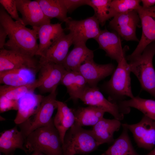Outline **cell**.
<instances>
[{"label":"cell","instance_id":"e575fe53","mask_svg":"<svg viewBox=\"0 0 155 155\" xmlns=\"http://www.w3.org/2000/svg\"><path fill=\"white\" fill-rule=\"evenodd\" d=\"M67 12H71L80 6L88 5V0H62Z\"/></svg>","mask_w":155,"mask_h":155},{"label":"cell","instance_id":"d6986e66","mask_svg":"<svg viewBox=\"0 0 155 155\" xmlns=\"http://www.w3.org/2000/svg\"><path fill=\"white\" fill-rule=\"evenodd\" d=\"M25 138L21 131L16 126L1 133L0 152L5 155H13L17 149L23 151L28 154L27 150L24 146Z\"/></svg>","mask_w":155,"mask_h":155},{"label":"cell","instance_id":"484cf974","mask_svg":"<svg viewBox=\"0 0 155 155\" xmlns=\"http://www.w3.org/2000/svg\"><path fill=\"white\" fill-rule=\"evenodd\" d=\"M118 104L123 113H129L130 107L135 108L142 112L144 115L155 121V100L144 99L138 96L130 99L118 102Z\"/></svg>","mask_w":155,"mask_h":155},{"label":"cell","instance_id":"d6a6232c","mask_svg":"<svg viewBox=\"0 0 155 155\" xmlns=\"http://www.w3.org/2000/svg\"><path fill=\"white\" fill-rule=\"evenodd\" d=\"M0 3L12 18L23 24L22 19L19 17L18 12L16 0H0Z\"/></svg>","mask_w":155,"mask_h":155},{"label":"cell","instance_id":"8fae6325","mask_svg":"<svg viewBox=\"0 0 155 155\" xmlns=\"http://www.w3.org/2000/svg\"><path fill=\"white\" fill-rule=\"evenodd\" d=\"M140 22L136 10L130 11L115 15L109 22V27L127 41L139 42L136 34Z\"/></svg>","mask_w":155,"mask_h":155},{"label":"cell","instance_id":"74e56055","mask_svg":"<svg viewBox=\"0 0 155 155\" xmlns=\"http://www.w3.org/2000/svg\"><path fill=\"white\" fill-rule=\"evenodd\" d=\"M145 155H155V147L148 153Z\"/></svg>","mask_w":155,"mask_h":155},{"label":"cell","instance_id":"5bb4252c","mask_svg":"<svg viewBox=\"0 0 155 155\" xmlns=\"http://www.w3.org/2000/svg\"><path fill=\"white\" fill-rule=\"evenodd\" d=\"M17 9L21 14L23 24L37 27L51 23L37 0H16Z\"/></svg>","mask_w":155,"mask_h":155},{"label":"cell","instance_id":"cb8c5ba5","mask_svg":"<svg viewBox=\"0 0 155 155\" xmlns=\"http://www.w3.org/2000/svg\"><path fill=\"white\" fill-rule=\"evenodd\" d=\"M35 71L27 69H13L0 72V83L7 85L17 86L34 82Z\"/></svg>","mask_w":155,"mask_h":155},{"label":"cell","instance_id":"ba28073f","mask_svg":"<svg viewBox=\"0 0 155 155\" xmlns=\"http://www.w3.org/2000/svg\"><path fill=\"white\" fill-rule=\"evenodd\" d=\"M38 70V88L42 92L50 93L57 89L66 71L62 65L41 57L39 61Z\"/></svg>","mask_w":155,"mask_h":155},{"label":"cell","instance_id":"ac0fdd59","mask_svg":"<svg viewBox=\"0 0 155 155\" xmlns=\"http://www.w3.org/2000/svg\"><path fill=\"white\" fill-rule=\"evenodd\" d=\"M44 96L34 92L28 93L18 100V108L14 123L18 125L26 121L38 111Z\"/></svg>","mask_w":155,"mask_h":155},{"label":"cell","instance_id":"8d00e7d4","mask_svg":"<svg viewBox=\"0 0 155 155\" xmlns=\"http://www.w3.org/2000/svg\"><path fill=\"white\" fill-rule=\"evenodd\" d=\"M142 7L144 8H148L154 6L155 4V0H142Z\"/></svg>","mask_w":155,"mask_h":155},{"label":"cell","instance_id":"1f68e13d","mask_svg":"<svg viewBox=\"0 0 155 155\" xmlns=\"http://www.w3.org/2000/svg\"><path fill=\"white\" fill-rule=\"evenodd\" d=\"M141 0H113L110 3V7L113 17L130 11L136 10L140 5Z\"/></svg>","mask_w":155,"mask_h":155},{"label":"cell","instance_id":"4316f807","mask_svg":"<svg viewBox=\"0 0 155 155\" xmlns=\"http://www.w3.org/2000/svg\"><path fill=\"white\" fill-rule=\"evenodd\" d=\"M75 117L74 124L82 127L93 126L103 117L105 112L96 106H90L73 109Z\"/></svg>","mask_w":155,"mask_h":155},{"label":"cell","instance_id":"5b68a950","mask_svg":"<svg viewBox=\"0 0 155 155\" xmlns=\"http://www.w3.org/2000/svg\"><path fill=\"white\" fill-rule=\"evenodd\" d=\"M99 146L91 130L84 129L74 123L65 135L62 145L63 155L88 154Z\"/></svg>","mask_w":155,"mask_h":155},{"label":"cell","instance_id":"7c38bea8","mask_svg":"<svg viewBox=\"0 0 155 155\" xmlns=\"http://www.w3.org/2000/svg\"><path fill=\"white\" fill-rule=\"evenodd\" d=\"M27 69L35 72L39 69V61L19 52L3 49L0 51V72L16 69Z\"/></svg>","mask_w":155,"mask_h":155},{"label":"cell","instance_id":"f1b7e54d","mask_svg":"<svg viewBox=\"0 0 155 155\" xmlns=\"http://www.w3.org/2000/svg\"><path fill=\"white\" fill-rule=\"evenodd\" d=\"M44 15L50 19L56 18L65 22L67 11L62 0H37Z\"/></svg>","mask_w":155,"mask_h":155},{"label":"cell","instance_id":"6da1fadb","mask_svg":"<svg viewBox=\"0 0 155 155\" xmlns=\"http://www.w3.org/2000/svg\"><path fill=\"white\" fill-rule=\"evenodd\" d=\"M0 25L5 30L9 38L5 46L6 49L32 57L36 55L38 46L36 32L14 21L2 6L0 8Z\"/></svg>","mask_w":155,"mask_h":155},{"label":"cell","instance_id":"44dd1931","mask_svg":"<svg viewBox=\"0 0 155 155\" xmlns=\"http://www.w3.org/2000/svg\"><path fill=\"white\" fill-rule=\"evenodd\" d=\"M73 44V40L69 33H64L40 57L57 64H62L68 53L69 49Z\"/></svg>","mask_w":155,"mask_h":155},{"label":"cell","instance_id":"ffe728a7","mask_svg":"<svg viewBox=\"0 0 155 155\" xmlns=\"http://www.w3.org/2000/svg\"><path fill=\"white\" fill-rule=\"evenodd\" d=\"M121 121L115 119H101L93 126L92 134L99 146L104 143H113L115 140L114 133L118 131L121 125Z\"/></svg>","mask_w":155,"mask_h":155},{"label":"cell","instance_id":"83f0119b","mask_svg":"<svg viewBox=\"0 0 155 155\" xmlns=\"http://www.w3.org/2000/svg\"><path fill=\"white\" fill-rule=\"evenodd\" d=\"M122 132L113 144L101 155H140L134 149L128 133V130L123 127Z\"/></svg>","mask_w":155,"mask_h":155},{"label":"cell","instance_id":"277c9868","mask_svg":"<svg viewBox=\"0 0 155 155\" xmlns=\"http://www.w3.org/2000/svg\"><path fill=\"white\" fill-rule=\"evenodd\" d=\"M131 72L125 54L118 63L110 80L104 85V88L109 95V100L117 103L127 97H134L131 90Z\"/></svg>","mask_w":155,"mask_h":155},{"label":"cell","instance_id":"836d02e7","mask_svg":"<svg viewBox=\"0 0 155 155\" xmlns=\"http://www.w3.org/2000/svg\"><path fill=\"white\" fill-rule=\"evenodd\" d=\"M18 108V100L11 99L5 96H0V113L11 110L17 111Z\"/></svg>","mask_w":155,"mask_h":155},{"label":"cell","instance_id":"52a82bcc","mask_svg":"<svg viewBox=\"0 0 155 155\" xmlns=\"http://www.w3.org/2000/svg\"><path fill=\"white\" fill-rule=\"evenodd\" d=\"M136 10L142 25V35L135 50L126 57L129 61L139 57L149 44L155 41V6L144 8L140 5Z\"/></svg>","mask_w":155,"mask_h":155},{"label":"cell","instance_id":"f546056e","mask_svg":"<svg viewBox=\"0 0 155 155\" xmlns=\"http://www.w3.org/2000/svg\"><path fill=\"white\" fill-rule=\"evenodd\" d=\"M37 79L33 82L26 85L13 86L5 85L0 86V96H5L12 100H18L26 94L34 92L38 86Z\"/></svg>","mask_w":155,"mask_h":155},{"label":"cell","instance_id":"3957f363","mask_svg":"<svg viewBox=\"0 0 155 155\" xmlns=\"http://www.w3.org/2000/svg\"><path fill=\"white\" fill-rule=\"evenodd\" d=\"M155 41L149 44L141 55L128 63L129 69L136 77L142 88L155 98V70L153 59Z\"/></svg>","mask_w":155,"mask_h":155},{"label":"cell","instance_id":"4dcf8cb0","mask_svg":"<svg viewBox=\"0 0 155 155\" xmlns=\"http://www.w3.org/2000/svg\"><path fill=\"white\" fill-rule=\"evenodd\" d=\"M111 0H88V5L93 8L94 15L100 24L103 26L106 22L113 18L110 7Z\"/></svg>","mask_w":155,"mask_h":155},{"label":"cell","instance_id":"2e32d148","mask_svg":"<svg viewBox=\"0 0 155 155\" xmlns=\"http://www.w3.org/2000/svg\"><path fill=\"white\" fill-rule=\"evenodd\" d=\"M112 63L99 64L93 59L86 61L78 68L77 71L85 78L90 86H97L98 83L106 77L112 74L115 69Z\"/></svg>","mask_w":155,"mask_h":155},{"label":"cell","instance_id":"ab89813d","mask_svg":"<svg viewBox=\"0 0 155 155\" xmlns=\"http://www.w3.org/2000/svg\"><path fill=\"white\" fill-rule=\"evenodd\" d=\"M0 155H1V154H0Z\"/></svg>","mask_w":155,"mask_h":155},{"label":"cell","instance_id":"d590c367","mask_svg":"<svg viewBox=\"0 0 155 155\" xmlns=\"http://www.w3.org/2000/svg\"><path fill=\"white\" fill-rule=\"evenodd\" d=\"M7 36V32L4 28L0 25V50L4 48L6 43L5 40Z\"/></svg>","mask_w":155,"mask_h":155},{"label":"cell","instance_id":"d4e9b609","mask_svg":"<svg viewBox=\"0 0 155 155\" xmlns=\"http://www.w3.org/2000/svg\"><path fill=\"white\" fill-rule=\"evenodd\" d=\"M65 86L70 98L77 102L87 85L83 77L78 72L66 71L61 82Z\"/></svg>","mask_w":155,"mask_h":155},{"label":"cell","instance_id":"30bf717a","mask_svg":"<svg viewBox=\"0 0 155 155\" xmlns=\"http://www.w3.org/2000/svg\"><path fill=\"white\" fill-rule=\"evenodd\" d=\"M121 125L132 133L139 147L150 151L155 147V120L144 115L137 123Z\"/></svg>","mask_w":155,"mask_h":155},{"label":"cell","instance_id":"60d3db41","mask_svg":"<svg viewBox=\"0 0 155 155\" xmlns=\"http://www.w3.org/2000/svg\"></svg>","mask_w":155,"mask_h":155},{"label":"cell","instance_id":"7402d4cb","mask_svg":"<svg viewBox=\"0 0 155 155\" xmlns=\"http://www.w3.org/2000/svg\"><path fill=\"white\" fill-rule=\"evenodd\" d=\"M74 46L62 64L67 71H77L79 67L86 61L94 58L93 51L89 49L86 44Z\"/></svg>","mask_w":155,"mask_h":155},{"label":"cell","instance_id":"4fadbf2b","mask_svg":"<svg viewBox=\"0 0 155 155\" xmlns=\"http://www.w3.org/2000/svg\"><path fill=\"white\" fill-rule=\"evenodd\" d=\"M84 104L96 106L110 113L116 119H123L124 115L117 103L112 102L106 99L97 86L92 87L88 85L80 98Z\"/></svg>","mask_w":155,"mask_h":155},{"label":"cell","instance_id":"e0dca14e","mask_svg":"<svg viewBox=\"0 0 155 155\" xmlns=\"http://www.w3.org/2000/svg\"><path fill=\"white\" fill-rule=\"evenodd\" d=\"M39 39L36 55L41 56L64 33L61 23L45 24L39 27H33Z\"/></svg>","mask_w":155,"mask_h":155},{"label":"cell","instance_id":"7a4b0ae2","mask_svg":"<svg viewBox=\"0 0 155 155\" xmlns=\"http://www.w3.org/2000/svg\"><path fill=\"white\" fill-rule=\"evenodd\" d=\"M24 146L28 153L38 152L46 155H63L62 143L53 119L47 125L38 128L28 135Z\"/></svg>","mask_w":155,"mask_h":155},{"label":"cell","instance_id":"8992f818","mask_svg":"<svg viewBox=\"0 0 155 155\" xmlns=\"http://www.w3.org/2000/svg\"><path fill=\"white\" fill-rule=\"evenodd\" d=\"M57 89L44 96L37 112L26 121L18 125L25 139L31 132L48 125L53 118L55 110L57 108Z\"/></svg>","mask_w":155,"mask_h":155},{"label":"cell","instance_id":"9a60e30c","mask_svg":"<svg viewBox=\"0 0 155 155\" xmlns=\"http://www.w3.org/2000/svg\"><path fill=\"white\" fill-rule=\"evenodd\" d=\"M99 45V48L104 50L106 55L118 63L128 49L127 46L122 48L120 36L106 29L102 30L94 39Z\"/></svg>","mask_w":155,"mask_h":155},{"label":"cell","instance_id":"9c48e42d","mask_svg":"<svg viewBox=\"0 0 155 155\" xmlns=\"http://www.w3.org/2000/svg\"><path fill=\"white\" fill-rule=\"evenodd\" d=\"M65 22L66 29L72 37L74 45L86 44L89 39H95L101 31L100 23L94 15L80 20L68 17Z\"/></svg>","mask_w":155,"mask_h":155},{"label":"cell","instance_id":"603a6c76","mask_svg":"<svg viewBox=\"0 0 155 155\" xmlns=\"http://www.w3.org/2000/svg\"><path fill=\"white\" fill-rule=\"evenodd\" d=\"M57 111L53 119L54 125L57 130L62 145L67 130L74 124L75 117L73 109L65 103L57 100Z\"/></svg>","mask_w":155,"mask_h":155},{"label":"cell","instance_id":"f35d334b","mask_svg":"<svg viewBox=\"0 0 155 155\" xmlns=\"http://www.w3.org/2000/svg\"><path fill=\"white\" fill-rule=\"evenodd\" d=\"M31 155H46L42 153L38 152H33V153Z\"/></svg>","mask_w":155,"mask_h":155}]
</instances>
